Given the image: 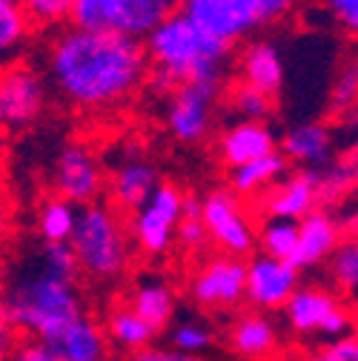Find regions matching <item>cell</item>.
Listing matches in <instances>:
<instances>
[{
  "label": "cell",
  "instance_id": "obj_7",
  "mask_svg": "<svg viewBox=\"0 0 358 361\" xmlns=\"http://www.w3.org/2000/svg\"><path fill=\"white\" fill-rule=\"evenodd\" d=\"M181 204H184V192L161 180L149 192V198L129 212L132 215L126 224L129 238L147 255H163L172 247L178 224H181Z\"/></svg>",
  "mask_w": 358,
  "mask_h": 361
},
{
  "label": "cell",
  "instance_id": "obj_42",
  "mask_svg": "<svg viewBox=\"0 0 358 361\" xmlns=\"http://www.w3.org/2000/svg\"><path fill=\"white\" fill-rule=\"evenodd\" d=\"M9 126H6V121L0 118V164H4V158H6V147H9Z\"/></svg>",
  "mask_w": 358,
  "mask_h": 361
},
{
  "label": "cell",
  "instance_id": "obj_30",
  "mask_svg": "<svg viewBox=\"0 0 358 361\" xmlns=\"http://www.w3.org/2000/svg\"><path fill=\"white\" fill-rule=\"evenodd\" d=\"M295 238H298V221H290V218L266 215L261 227H255V244H261V250L273 258L290 261L295 250Z\"/></svg>",
  "mask_w": 358,
  "mask_h": 361
},
{
  "label": "cell",
  "instance_id": "obj_36",
  "mask_svg": "<svg viewBox=\"0 0 358 361\" xmlns=\"http://www.w3.org/2000/svg\"><path fill=\"white\" fill-rule=\"evenodd\" d=\"M319 358L324 361H355L358 358V341L352 333H344V336H333L321 344L319 350Z\"/></svg>",
  "mask_w": 358,
  "mask_h": 361
},
{
  "label": "cell",
  "instance_id": "obj_12",
  "mask_svg": "<svg viewBox=\"0 0 358 361\" xmlns=\"http://www.w3.org/2000/svg\"><path fill=\"white\" fill-rule=\"evenodd\" d=\"M52 187L55 195L66 198L75 207L101 201V195L106 192V172L101 158L86 144H66L55 161Z\"/></svg>",
  "mask_w": 358,
  "mask_h": 361
},
{
  "label": "cell",
  "instance_id": "obj_20",
  "mask_svg": "<svg viewBox=\"0 0 358 361\" xmlns=\"http://www.w3.org/2000/svg\"><path fill=\"white\" fill-rule=\"evenodd\" d=\"M333 149H335L333 129L327 123H319V121L298 123V126L287 129L284 138L278 141V152L290 164H298L307 169H321L324 164H330Z\"/></svg>",
  "mask_w": 358,
  "mask_h": 361
},
{
  "label": "cell",
  "instance_id": "obj_25",
  "mask_svg": "<svg viewBox=\"0 0 358 361\" xmlns=\"http://www.w3.org/2000/svg\"><path fill=\"white\" fill-rule=\"evenodd\" d=\"M129 307L135 310L155 333H161L175 312V293L163 281H141L129 295Z\"/></svg>",
  "mask_w": 358,
  "mask_h": 361
},
{
  "label": "cell",
  "instance_id": "obj_13",
  "mask_svg": "<svg viewBox=\"0 0 358 361\" xmlns=\"http://www.w3.org/2000/svg\"><path fill=\"white\" fill-rule=\"evenodd\" d=\"M301 269L292 267L287 258L258 255L247 264L244 273V301H249L261 312H276L287 304V298L301 284Z\"/></svg>",
  "mask_w": 358,
  "mask_h": 361
},
{
  "label": "cell",
  "instance_id": "obj_18",
  "mask_svg": "<svg viewBox=\"0 0 358 361\" xmlns=\"http://www.w3.org/2000/svg\"><path fill=\"white\" fill-rule=\"evenodd\" d=\"M158 184H161V178H158L155 164H149L141 155H126L112 172V178L106 180L109 201L121 212H132L135 207H141Z\"/></svg>",
  "mask_w": 358,
  "mask_h": 361
},
{
  "label": "cell",
  "instance_id": "obj_8",
  "mask_svg": "<svg viewBox=\"0 0 358 361\" xmlns=\"http://www.w3.org/2000/svg\"><path fill=\"white\" fill-rule=\"evenodd\" d=\"M221 80H187L169 89L166 129L181 144H201L215 121Z\"/></svg>",
  "mask_w": 358,
  "mask_h": 361
},
{
  "label": "cell",
  "instance_id": "obj_14",
  "mask_svg": "<svg viewBox=\"0 0 358 361\" xmlns=\"http://www.w3.org/2000/svg\"><path fill=\"white\" fill-rule=\"evenodd\" d=\"M43 350V361H98L109 355V338L104 327L89 319V315H75L61 330L47 338H35Z\"/></svg>",
  "mask_w": 358,
  "mask_h": 361
},
{
  "label": "cell",
  "instance_id": "obj_41",
  "mask_svg": "<svg viewBox=\"0 0 358 361\" xmlns=\"http://www.w3.org/2000/svg\"><path fill=\"white\" fill-rule=\"evenodd\" d=\"M6 284H9V261H6L4 247H0V293L6 290Z\"/></svg>",
  "mask_w": 358,
  "mask_h": 361
},
{
  "label": "cell",
  "instance_id": "obj_43",
  "mask_svg": "<svg viewBox=\"0 0 358 361\" xmlns=\"http://www.w3.org/2000/svg\"><path fill=\"white\" fill-rule=\"evenodd\" d=\"M18 4H20V0H18Z\"/></svg>",
  "mask_w": 358,
  "mask_h": 361
},
{
  "label": "cell",
  "instance_id": "obj_16",
  "mask_svg": "<svg viewBox=\"0 0 358 361\" xmlns=\"http://www.w3.org/2000/svg\"><path fill=\"white\" fill-rule=\"evenodd\" d=\"M341 241H344L341 221L327 207H316L298 218V238H295L290 264L298 269H312L324 264Z\"/></svg>",
  "mask_w": 358,
  "mask_h": 361
},
{
  "label": "cell",
  "instance_id": "obj_1",
  "mask_svg": "<svg viewBox=\"0 0 358 361\" xmlns=\"http://www.w3.org/2000/svg\"><path fill=\"white\" fill-rule=\"evenodd\" d=\"M47 66L61 98L86 112L129 101L147 80L141 37L72 23L52 40Z\"/></svg>",
  "mask_w": 358,
  "mask_h": 361
},
{
  "label": "cell",
  "instance_id": "obj_33",
  "mask_svg": "<svg viewBox=\"0 0 358 361\" xmlns=\"http://www.w3.org/2000/svg\"><path fill=\"white\" fill-rule=\"evenodd\" d=\"M72 4L75 0H20V6L35 29H58L69 23Z\"/></svg>",
  "mask_w": 358,
  "mask_h": 361
},
{
  "label": "cell",
  "instance_id": "obj_31",
  "mask_svg": "<svg viewBox=\"0 0 358 361\" xmlns=\"http://www.w3.org/2000/svg\"><path fill=\"white\" fill-rule=\"evenodd\" d=\"M37 261H40L43 273H49L55 279L78 281V276H80V267H78V258H75V250L69 241H47Z\"/></svg>",
  "mask_w": 358,
  "mask_h": 361
},
{
  "label": "cell",
  "instance_id": "obj_34",
  "mask_svg": "<svg viewBox=\"0 0 358 361\" xmlns=\"http://www.w3.org/2000/svg\"><path fill=\"white\" fill-rule=\"evenodd\" d=\"M212 330L198 324V322H184L178 324L175 333H172V347L175 353L181 355H198V353H206L212 347Z\"/></svg>",
  "mask_w": 358,
  "mask_h": 361
},
{
  "label": "cell",
  "instance_id": "obj_19",
  "mask_svg": "<svg viewBox=\"0 0 358 361\" xmlns=\"http://www.w3.org/2000/svg\"><path fill=\"white\" fill-rule=\"evenodd\" d=\"M273 149H278V138L264 121H244L241 118L238 123L223 129L221 138H218V155L227 169L241 166L247 161H255Z\"/></svg>",
  "mask_w": 358,
  "mask_h": 361
},
{
  "label": "cell",
  "instance_id": "obj_38",
  "mask_svg": "<svg viewBox=\"0 0 358 361\" xmlns=\"http://www.w3.org/2000/svg\"><path fill=\"white\" fill-rule=\"evenodd\" d=\"M324 6L338 26H344L347 32L358 29V0H324Z\"/></svg>",
  "mask_w": 358,
  "mask_h": 361
},
{
  "label": "cell",
  "instance_id": "obj_40",
  "mask_svg": "<svg viewBox=\"0 0 358 361\" xmlns=\"http://www.w3.org/2000/svg\"><path fill=\"white\" fill-rule=\"evenodd\" d=\"M15 233V204L6 192V187L0 184V247H4Z\"/></svg>",
  "mask_w": 358,
  "mask_h": 361
},
{
  "label": "cell",
  "instance_id": "obj_29",
  "mask_svg": "<svg viewBox=\"0 0 358 361\" xmlns=\"http://www.w3.org/2000/svg\"><path fill=\"white\" fill-rule=\"evenodd\" d=\"M230 109L244 121H266L276 109V95L241 78L230 86Z\"/></svg>",
  "mask_w": 358,
  "mask_h": 361
},
{
  "label": "cell",
  "instance_id": "obj_5",
  "mask_svg": "<svg viewBox=\"0 0 358 361\" xmlns=\"http://www.w3.org/2000/svg\"><path fill=\"white\" fill-rule=\"evenodd\" d=\"M290 6L292 0H181L178 9L206 35L233 47L247 35L281 20Z\"/></svg>",
  "mask_w": 358,
  "mask_h": 361
},
{
  "label": "cell",
  "instance_id": "obj_10",
  "mask_svg": "<svg viewBox=\"0 0 358 361\" xmlns=\"http://www.w3.org/2000/svg\"><path fill=\"white\" fill-rule=\"evenodd\" d=\"M287 324L298 336H344L352 333V312L324 287H295V293L281 307Z\"/></svg>",
  "mask_w": 358,
  "mask_h": 361
},
{
  "label": "cell",
  "instance_id": "obj_27",
  "mask_svg": "<svg viewBox=\"0 0 358 361\" xmlns=\"http://www.w3.org/2000/svg\"><path fill=\"white\" fill-rule=\"evenodd\" d=\"M355 190V161L352 155L344 161H330L319 169V207H338L344 204V198Z\"/></svg>",
  "mask_w": 358,
  "mask_h": 361
},
{
  "label": "cell",
  "instance_id": "obj_6",
  "mask_svg": "<svg viewBox=\"0 0 358 361\" xmlns=\"http://www.w3.org/2000/svg\"><path fill=\"white\" fill-rule=\"evenodd\" d=\"M178 6L181 0H75L69 23L144 37L161 18H166Z\"/></svg>",
  "mask_w": 358,
  "mask_h": 361
},
{
  "label": "cell",
  "instance_id": "obj_3",
  "mask_svg": "<svg viewBox=\"0 0 358 361\" xmlns=\"http://www.w3.org/2000/svg\"><path fill=\"white\" fill-rule=\"evenodd\" d=\"M0 295H4V307L15 330L29 338H47L83 312L78 284L55 279L43 269L18 279Z\"/></svg>",
  "mask_w": 358,
  "mask_h": 361
},
{
  "label": "cell",
  "instance_id": "obj_26",
  "mask_svg": "<svg viewBox=\"0 0 358 361\" xmlns=\"http://www.w3.org/2000/svg\"><path fill=\"white\" fill-rule=\"evenodd\" d=\"M35 26L18 0H0V63L23 52Z\"/></svg>",
  "mask_w": 358,
  "mask_h": 361
},
{
  "label": "cell",
  "instance_id": "obj_37",
  "mask_svg": "<svg viewBox=\"0 0 358 361\" xmlns=\"http://www.w3.org/2000/svg\"><path fill=\"white\" fill-rule=\"evenodd\" d=\"M175 238H181V244L190 247V250H201L209 241L201 215H181V224H178Z\"/></svg>",
  "mask_w": 358,
  "mask_h": 361
},
{
  "label": "cell",
  "instance_id": "obj_32",
  "mask_svg": "<svg viewBox=\"0 0 358 361\" xmlns=\"http://www.w3.org/2000/svg\"><path fill=\"white\" fill-rule=\"evenodd\" d=\"M330 276L341 293H355L358 287V247L355 241H341L330 252Z\"/></svg>",
  "mask_w": 358,
  "mask_h": 361
},
{
  "label": "cell",
  "instance_id": "obj_9",
  "mask_svg": "<svg viewBox=\"0 0 358 361\" xmlns=\"http://www.w3.org/2000/svg\"><path fill=\"white\" fill-rule=\"evenodd\" d=\"M47 109V80L43 75L20 61H4L0 63V118L9 129H29L40 121Z\"/></svg>",
  "mask_w": 358,
  "mask_h": 361
},
{
  "label": "cell",
  "instance_id": "obj_35",
  "mask_svg": "<svg viewBox=\"0 0 358 361\" xmlns=\"http://www.w3.org/2000/svg\"><path fill=\"white\" fill-rule=\"evenodd\" d=\"M355 92H358V72L355 66H347L335 86H333V95H330V109L333 115H352V106H355Z\"/></svg>",
  "mask_w": 358,
  "mask_h": 361
},
{
  "label": "cell",
  "instance_id": "obj_2",
  "mask_svg": "<svg viewBox=\"0 0 358 361\" xmlns=\"http://www.w3.org/2000/svg\"><path fill=\"white\" fill-rule=\"evenodd\" d=\"M141 40L147 52V78H152L155 89L163 92L187 80H223V66L233 52L230 43L206 35L181 9L161 18Z\"/></svg>",
  "mask_w": 358,
  "mask_h": 361
},
{
  "label": "cell",
  "instance_id": "obj_17",
  "mask_svg": "<svg viewBox=\"0 0 358 361\" xmlns=\"http://www.w3.org/2000/svg\"><path fill=\"white\" fill-rule=\"evenodd\" d=\"M319 207V169L301 166L295 175H281L276 184L261 195L264 215L298 221L309 209Z\"/></svg>",
  "mask_w": 358,
  "mask_h": 361
},
{
  "label": "cell",
  "instance_id": "obj_22",
  "mask_svg": "<svg viewBox=\"0 0 358 361\" xmlns=\"http://www.w3.org/2000/svg\"><path fill=\"white\" fill-rule=\"evenodd\" d=\"M238 72L244 80L255 83L258 89H264L270 95H276L284 86V61H281L278 47L270 40H252L241 52Z\"/></svg>",
  "mask_w": 358,
  "mask_h": 361
},
{
  "label": "cell",
  "instance_id": "obj_21",
  "mask_svg": "<svg viewBox=\"0 0 358 361\" xmlns=\"http://www.w3.org/2000/svg\"><path fill=\"white\" fill-rule=\"evenodd\" d=\"M287 166H290V161L278 149H273L255 161L233 166L230 169V190L238 198H261L287 172Z\"/></svg>",
  "mask_w": 358,
  "mask_h": 361
},
{
  "label": "cell",
  "instance_id": "obj_28",
  "mask_svg": "<svg viewBox=\"0 0 358 361\" xmlns=\"http://www.w3.org/2000/svg\"><path fill=\"white\" fill-rule=\"evenodd\" d=\"M75 218H78V207L55 195L43 201L37 209V233L43 241H69L75 230Z\"/></svg>",
  "mask_w": 358,
  "mask_h": 361
},
{
  "label": "cell",
  "instance_id": "obj_23",
  "mask_svg": "<svg viewBox=\"0 0 358 361\" xmlns=\"http://www.w3.org/2000/svg\"><path fill=\"white\" fill-rule=\"evenodd\" d=\"M230 347L233 353L244 358H264L278 350V330L264 312H249L233 324L230 330Z\"/></svg>",
  "mask_w": 358,
  "mask_h": 361
},
{
  "label": "cell",
  "instance_id": "obj_4",
  "mask_svg": "<svg viewBox=\"0 0 358 361\" xmlns=\"http://www.w3.org/2000/svg\"><path fill=\"white\" fill-rule=\"evenodd\" d=\"M80 273L95 281H115L132 258V238L115 207L101 201L78 207L75 230L69 235Z\"/></svg>",
  "mask_w": 358,
  "mask_h": 361
},
{
  "label": "cell",
  "instance_id": "obj_11",
  "mask_svg": "<svg viewBox=\"0 0 358 361\" xmlns=\"http://www.w3.org/2000/svg\"><path fill=\"white\" fill-rule=\"evenodd\" d=\"M206 238L230 255H247L255 247V224L233 190H215L201 198Z\"/></svg>",
  "mask_w": 358,
  "mask_h": 361
},
{
  "label": "cell",
  "instance_id": "obj_15",
  "mask_svg": "<svg viewBox=\"0 0 358 361\" xmlns=\"http://www.w3.org/2000/svg\"><path fill=\"white\" fill-rule=\"evenodd\" d=\"M244 273L247 264L241 261V255L223 252L218 258H209L198 267L192 279V298L204 307L230 310L244 301Z\"/></svg>",
  "mask_w": 358,
  "mask_h": 361
},
{
  "label": "cell",
  "instance_id": "obj_39",
  "mask_svg": "<svg viewBox=\"0 0 358 361\" xmlns=\"http://www.w3.org/2000/svg\"><path fill=\"white\" fill-rule=\"evenodd\" d=\"M18 344H20V341H18V330H15L12 319H9L4 301H0V358L15 355V347H18Z\"/></svg>",
  "mask_w": 358,
  "mask_h": 361
},
{
  "label": "cell",
  "instance_id": "obj_24",
  "mask_svg": "<svg viewBox=\"0 0 358 361\" xmlns=\"http://www.w3.org/2000/svg\"><path fill=\"white\" fill-rule=\"evenodd\" d=\"M104 333L109 338V347H118V350H123L129 355H138L141 350L152 347V338H155V330L129 304L109 310Z\"/></svg>",
  "mask_w": 358,
  "mask_h": 361
}]
</instances>
